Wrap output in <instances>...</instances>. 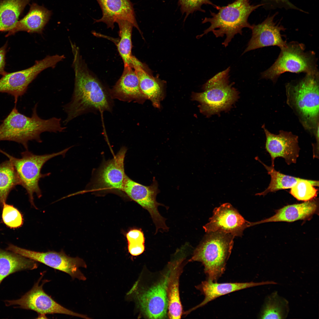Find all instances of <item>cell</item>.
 <instances>
[{"label":"cell","instance_id":"obj_1","mask_svg":"<svg viewBox=\"0 0 319 319\" xmlns=\"http://www.w3.org/2000/svg\"><path fill=\"white\" fill-rule=\"evenodd\" d=\"M74 87L71 101L64 107L65 124L77 116L93 110L110 111L109 95L101 84L89 72L80 55L79 48L71 46Z\"/></svg>","mask_w":319,"mask_h":319},{"label":"cell","instance_id":"obj_2","mask_svg":"<svg viewBox=\"0 0 319 319\" xmlns=\"http://www.w3.org/2000/svg\"><path fill=\"white\" fill-rule=\"evenodd\" d=\"M37 105L36 104L33 108L31 117H29L20 113L15 103L11 112L0 124V141L17 142L27 150L29 141L42 142L40 136L42 133L64 131L66 127L61 125L60 118L54 117L44 119L40 118L37 112Z\"/></svg>","mask_w":319,"mask_h":319},{"label":"cell","instance_id":"obj_3","mask_svg":"<svg viewBox=\"0 0 319 319\" xmlns=\"http://www.w3.org/2000/svg\"><path fill=\"white\" fill-rule=\"evenodd\" d=\"M287 102L305 129L314 133L319 127V74H306L286 86Z\"/></svg>","mask_w":319,"mask_h":319},{"label":"cell","instance_id":"obj_4","mask_svg":"<svg viewBox=\"0 0 319 319\" xmlns=\"http://www.w3.org/2000/svg\"><path fill=\"white\" fill-rule=\"evenodd\" d=\"M264 4L251 5L249 0H236L227 5L218 6L217 13L210 12L211 17H205L202 23L209 22L210 26L202 34L198 36L199 38L209 32H212L216 37L226 36L222 44L227 47L235 35L237 34L242 35V29L247 27L251 29V25L248 21L250 14Z\"/></svg>","mask_w":319,"mask_h":319},{"label":"cell","instance_id":"obj_5","mask_svg":"<svg viewBox=\"0 0 319 319\" xmlns=\"http://www.w3.org/2000/svg\"><path fill=\"white\" fill-rule=\"evenodd\" d=\"M206 233L188 261L201 262L204 266L207 280L217 282L225 271L235 237L219 231Z\"/></svg>","mask_w":319,"mask_h":319},{"label":"cell","instance_id":"obj_6","mask_svg":"<svg viewBox=\"0 0 319 319\" xmlns=\"http://www.w3.org/2000/svg\"><path fill=\"white\" fill-rule=\"evenodd\" d=\"M230 69L228 67L208 80L202 87L204 92L193 94V99L200 103V110L206 116L227 110L238 99V92L230 83Z\"/></svg>","mask_w":319,"mask_h":319},{"label":"cell","instance_id":"obj_7","mask_svg":"<svg viewBox=\"0 0 319 319\" xmlns=\"http://www.w3.org/2000/svg\"><path fill=\"white\" fill-rule=\"evenodd\" d=\"M71 147H69L60 152L41 155L35 154L28 150L21 153V158H18L12 156L0 149V152L6 156L13 165L19 178L20 185L26 190L29 201L34 208H37L34 202V194L38 198L42 196L39 186L40 179L50 175L51 173L43 174L41 169L44 164L52 158L59 155L65 156Z\"/></svg>","mask_w":319,"mask_h":319},{"label":"cell","instance_id":"obj_8","mask_svg":"<svg viewBox=\"0 0 319 319\" xmlns=\"http://www.w3.org/2000/svg\"><path fill=\"white\" fill-rule=\"evenodd\" d=\"M281 49L274 63L261 73L262 78L271 79L275 83L280 76L285 72L306 74L318 73L314 53L305 52L303 44L290 42Z\"/></svg>","mask_w":319,"mask_h":319},{"label":"cell","instance_id":"obj_9","mask_svg":"<svg viewBox=\"0 0 319 319\" xmlns=\"http://www.w3.org/2000/svg\"><path fill=\"white\" fill-rule=\"evenodd\" d=\"M168 273V270L160 279L149 287L139 288L135 283L128 293L135 299L141 313L147 318L163 319L167 316Z\"/></svg>","mask_w":319,"mask_h":319},{"label":"cell","instance_id":"obj_10","mask_svg":"<svg viewBox=\"0 0 319 319\" xmlns=\"http://www.w3.org/2000/svg\"><path fill=\"white\" fill-rule=\"evenodd\" d=\"M64 58L63 55H48L43 59L36 61L32 66L27 69L7 73L0 79V92L12 96L17 104L18 98L25 93L29 84L40 73L48 68H54Z\"/></svg>","mask_w":319,"mask_h":319},{"label":"cell","instance_id":"obj_11","mask_svg":"<svg viewBox=\"0 0 319 319\" xmlns=\"http://www.w3.org/2000/svg\"><path fill=\"white\" fill-rule=\"evenodd\" d=\"M6 250L65 272L73 279L83 281L86 279L79 269L80 267L87 268L84 261L78 257H70L63 250L59 252L54 251L40 252L22 248L12 244L9 245Z\"/></svg>","mask_w":319,"mask_h":319},{"label":"cell","instance_id":"obj_12","mask_svg":"<svg viewBox=\"0 0 319 319\" xmlns=\"http://www.w3.org/2000/svg\"><path fill=\"white\" fill-rule=\"evenodd\" d=\"M43 274L35 284L32 288L20 298L5 301L7 306H17V307L34 311L38 314L44 315L61 314L87 318V316L66 308L58 304L46 294L43 289V285L49 281L44 280L39 283L43 276Z\"/></svg>","mask_w":319,"mask_h":319},{"label":"cell","instance_id":"obj_13","mask_svg":"<svg viewBox=\"0 0 319 319\" xmlns=\"http://www.w3.org/2000/svg\"><path fill=\"white\" fill-rule=\"evenodd\" d=\"M155 177L149 186H145L136 182L127 176L124 183L122 191L149 213L156 228L155 234L159 230L168 231L169 228L165 223V219L160 214L158 209L160 206L163 205L157 202L156 196L160 191Z\"/></svg>","mask_w":319,"mask_h":319},{"label":"cell","instance_id":"obj_14","mask_svg":"<svg viewBox=\"0 0 319 319\" xmlns=\"http://www.w3.org/2000/svg\"><path fill=\"white\" fill-rule=\"evenodd\" d=\"M209 221L203 227L206 232L219 231L235 237H241L246 228L254 226L253 222L245 219L237 210L227 203L214 208Z\"/></svg>","mask_w":319,"mask_h":319},{"label":"cell","instance_id":"obj_15","mask_svg":"<svg viewBox=\"0 0 319 319\" xmlns=\"http://www.w3.org/2000/svg\"><path fill=\"white\" fill-rule=\"evenodd\" d=\"M126 151L125 147H122L113 159L101 166L93 182V189L122 191L127 176L124 164Z\"/></svg>","mask_w":319,"mask_h":319},{"label":"cell","instance_id":"obj_16","mask_svg":"<svg viewBox=\"0 0 319 319\" xmlns=\"http://www.w3.org/2000/svg\"><path fill=\"white\" fill-rule=\"evenodd\" d=\"M266 137L265 148L271 160V165L274 166L276 158H284L286 163L290 165L296 163L299 156L300 148L298 145V136L291 132L280 130L278 134L271 133L262 126Z\"/></svg>","mask_w":319,"mask_h":319},{"label":"cell","instance_id":"obj_17","mask_svg":"<svg viewBox=\"0 0 319 319\" xmlns=\"http://www.w3.org/2000/svg\"><path fill=\"white\" fill-rule=\"evenodd\" d=\"M275 15L268 17L262 23L253 25L252 37L242 54L252 50L271 46L281 48L287 44L282 38L281 31L284 28L274 21Z\"/></svg>","mask_w":319,"mask_h":319},{"label":"cell","instance_id":"obj_18","mask_svg":"<svg viewBox=\"0 0 319 319\" xmlns=\"http://www.w3.org/2000/svg\"><path fill=\"white\" fill-rule=\"evenodd\" d=\"M102 12L100 19H94V23L103 22L112 30L117 20L125 19L131 22L140 33L136 18L133 5L130 0H96Z\"/></svg>","mask_w":319,"mask_h":319},{"label":"cell","instance_id":"obj_19","mask_svg":"<svg viewBox=\"0 0 319 319\" xmlns=\"http://www.w3.org/2000/svg\"><path fill=\"white\" fill-rule=\"evenodd\" d=\"M273 281L255 282H227L218 283L206 280L202 281L196 288L204 296L202 302L196 306L185 312V314L206 304L209 302L221 296L249 287L266 284H274Z\"/></svg>","mask_w":319,"mask_h":319},{"label":"cell","instance_id":"obj_20","mask_svg":"<svg viewBox=\"0 0 319 319\" xmlns=\"http://www.w3.org/2000/svg\"><path fill=\"white\" fill-rule=\"evenodd\" d=\"M183 256L175 258L168 264L167 292L168 302L167 316L172 319H180L182 314V307L179 291L180 276L182 272Z\"/></svg>","mask_w":319,"mask_h":319},{"label":"cell","instance_id":"obj_21","mask_svg":"<svg viewBox=\"0 0 319 319\" xmlns=\"http://www.w3.org/2000/svg\"><path fill=\"white\" fill-rule=\"evenodd\" d=\"M123 74L111 91V97L124 101L142 102L147 99L140 88L138 77L133 68L124 65Z\"/></svg>","mask_w":319,"mask_h":319},{"label":"cell","instance_id":"obj_22","mask_svg":"<svg viewBox=\"0 0 319 319\" xmlns=\"http://www.w3.org/2000/svg\"><path fill=\"white\" fill-rule=\"evenodd\" d=\"M52 12L43 6L35 3L30 5L27 14L18 20L13 27L8 31L7 37L19 31L41 34L51 15Z\"/></svg>","mask_w":319,"mask_h":319},{"label":"cell","instance_id":"obj_23","mask_svg":"<svg viewBox=\"0 0 319 319\" xmlns=\"http://www.w3.org/2000/svg\"><path fill=\"white\" fill-rule=\"evenodd\" d=\"M318 205L315 201H308L301 204L288 205L276 211L272 216L255 222V225L268 222H292L309 217L317 211Z\"/></svg>","mask_w":319,"mask_h":319},{"label":"cell","instance_id":"obj_24","mask_svg":"<svg viewBox=\"0 0 319 319\" xmlns=\"http://www.w3.org/2000/svg\"><path fill=\"white\" fill-rule=\"evenodd\" d=\"M130 65L134 69L139 79L141 90L147 99L150 100L154 107L159 108L163 97L161 84L150 75L143 69L142 64L133 56Z\"/></svg>","mask_w":319,"mask_h":319},{"label":"cell","instance_id":"obj_25","mask_svg":"<svg viewBox=\"0 0 319 319\" xmlns=\"http://www.w3.org/2000/svg\"><path fill=\"white\" fill-rule=\"evenodd\" d=\"M38 267V264L34 261L0 249V284L10 274L22 270H33Z\"/></svg>","mask_w":319,"mask_h":319},{"label":"cell","instance_id":"obj_26","mask_svg":"<svg viewBox=\"0 0 319 319\" xmlns=\"http://www.w3.org/2000/svg\"><path fill=\"white\" fill-rule=\"evenodd\" d=\"M32 0H0V32L8 31Z\"/></svg>","mask_w":319,"mask_h":319},{"label":"cell","instance_id":"obj_27","mask_svg":"<svg viewBox=\"0 0 319 319\" xmlns=\"http://www.w3.org/2000/svg\"><path fill=\"white\" fill-rule=\"evenodd\" d=\"M289 310L288 301L275 291L266 297L258 317L260 319H285Z\"/></svg>","mask_w":319,"mask_h":319},{"label":"cell","instance_id":"obj_28","mask_svg":"<svg viewBox=\"0 0 319 319\" xmlns=\"http://www.w3.org/2000/svg\"><path fill=\"white\" fill-rule=\"evenodd\" d=\"M255 159L264 167L271 177L270 183L268 187L264 191L255 194V195L264 196L269 193L291 188L298 181L303 179L286 175L276 171L274 167L271 165L268 166L262 162L258 157Z\"/></svg>","mask_w":319,"mask_h":319},{"label":"cell","instance_id":"obj_29","mask_svg":"<svg viewBox=\"0 0 319 319\" xmlns=\"http://www.w3.org/2000/svg\"><path fill=\"white\" fill-rule=\"evenodd\" d=\"M20 181L11 161L9 160L0 164V206L6 203L8 195L12 190Z\"/></svg>","mask_w":319,"mask_h":319},{"label":"cell","instance_id":"obj_30","mask_svg":"<svg viewBox=\"0 0 319 319\" xmlns=\"http://www.w3.org/2000/svg\"><path fill=\"white\" fill-rule=\"evenodd\" d=\"M115 22L118 23L119 26V34L120 38L117 45L118 51L124 65H130L133 56L131 53V35L134 25L129 21L125 19H117Z\"/></svg>","mask_w":319,"mask_h":319},{"label":"cell","instance_id":"obj_31","mask_svg":"<svg viewBox=\"0 0 319 319\" xmlns=\"http://www.w3.org/2000/svg\"><path fill=\"white\" fill-rule=\"evenodd\" d=\"M318 186V181L303 179L290 188V193L297 200L307 201L317 196L318 190L314 187Z\"/></svg>","mask_w":319,"mask_h":319},{"label":"cell","instance_id":"obj_32","mask_svg":"<svg viewBox=\"0 0 319 319\" xmlns=\"http://www.w3.org/2000/svg\"><path fill=\"white\" fill-rule=\"evenodd\" d=\"M2 220L8 227L13 229L22 226L24 223L21 212L13 205L4 203L2 206Z\"/></svg>","mask_w":319,"mask_h":319},{"label":"cell","instance_id":"obj_33","mask_svg":"<svg viewBox=\"0 0 319 319\" xmlns=\"http://www.w3.org/2000/svg\"><path fill=\"white\" fill-rule=\"evenodd\" d=\"M178 3L181 12L186 14L185 19L189 14L195 11H199L205 12V11L201 8L203 4L211 5L216 9L218 6L209 0H178Z\"/></svg>","mask_w":319,"mask_h":319},{"label":"cell","instance_id":"obj_34","mask_svg":"<svg viewBox=\"0 0 319 319\" xmlns=\"http://www.w3.org/2000/svg\"><path fill=\"white\" fill-rule=\"evenodd\" d=\"M126 237L128 243L144 244V234L140 229L131 230L126 234Z\"/></svg>","mask_w":319,"mask_h":319},{"label":"cell","instance_id":"obj_35","mask_svg":"<svg viewBox=\"0 0 319 319\" xmlns=\"http://www.w3.org/2000/svg\"><path fill=\"white\" fill-rule=\"evenodd\" d=\"M128 248L129 252L131 255L137 256L144 252L145 250L144 244L128 243Z\"/></svg>","mask_w":319,"mask_h":319},{"label":"cell","instance_id":"obj_36","mask_svg":"<svg viewBox=\"0 0 319 319\" xmlns=\"http://www.w3.org/2000/svg\"><path fill=\"white\" fill-rule=\"evenodd\" d=\"M7 46V43H6L3 46L0 48V74L2 76L7 73L4 70Z\"/></svg>","mask_w":319,"mask_h":319},{"label":"cell","instance_id":"obj_37","mask_svg":"<svg viewBox=\"0 0 319 319\" xmlns=\"http://www.w3.org/2000/svg\"><path fill=\"white\" fill-rule=\"evenodd\" d=\"M268 1L274 2V3L281 5L284 7L288 9H292L300 10V9L296 7L290 2L289 0H266Z\"/></svg>","mask_w":319,"mask_h":319}]
</instances>
